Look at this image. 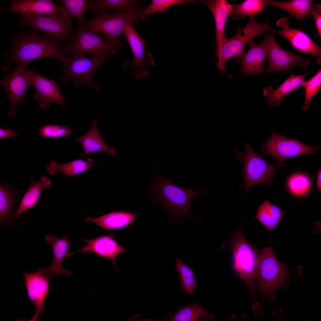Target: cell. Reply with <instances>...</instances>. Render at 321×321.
I'll list each match as a JSON object with an SVG mask.
<instances>
[{
	"mask_svg": "<svg viewBox=\"0 0 321 321\" xmlns=\"http://www.w3.org/2000/svg\"><path fill=\"white\" fill-rule=\"evenodd\" d=\"M317 177L316 180V186L317 190L320 191L321 190V170L318 169L317 171Z\"/></svg>",
	"mask_w": 321,
	"mask_h": 321,
	"instance_id": "cell-42",
	"label": "cell"
},
{
	"mask_svg": "<svg viewBox=\"0 0 321 321\" xmlns=\"http://www.w3.org/2000/svg\"><path fill=\"white\" fill-rule=\"evenodd\" d=\"M47 244H50L53 252V259L51 265L46 268H37V271L42 273L48 278L50 282L54 276L63 275H71V273L65 270L62 265L64 258L69 256L68 250L71 242L65 235L60 238L55 235H47L45 238Z\"/></svg>",
	"mask_w": 321,
	"mask_h": 321,
	"instance_id": "cell-19",
	"label": "cell"
},
{
	"mask_svg": "<svg viewBox=\"0 0 321 321\" xmlns=\"http://www.w3.org/2000/svg\"><path fill=\"white\" fill-rule=\"evenodd\" d=\"M264 153L284 163L285 160L304 155H314L318 150L317 146L307 145L300 141L279 135L273 130L270 137L262 144Z\"/></svg>",
	"mask_w": 321,
	"mask_h": 321,
	"instance_id": "cell-11",
	"label": "cell"
},
{
	"mask_svg": "<svg viewBox=\"0 0 321 321\" xmlns=\"http://www.w3.org/2000/svg\"><path fill=\"white\" fill-rule=\"evenodd\" d=\"M23 274L28 296L36 308L35 313L30 321H37L38 316L45 311V301L50 290V282L46 276L37 271Z\"/></svg>",
	"mask_w": 321,
	"mask_h": 321,
	"instance_id": "cell-17",
	"label": "cell"
},
{
	"mask_svg": "<svg viewBox=\"0 0 321 321\" xmlns=\"http://www.w3.org/2000/svg\"><path fill=\"white\" fill-rule=\"evenodd\" d=\"M132 20L130 17L123 11H119L114 14L106 12L97 13L92 19L84 21L83 27L102 34L107 42L117 47H122L124 44L119 40L120 37L124 34L128 21Z\"/></svg>",
	"mask_w": 321,
	"mask_h": 321,
	"instance_id": "cell-9",
	"label": "cell"
},
{
	"mask_svg": "<svg viewBox=\"0 0 321 321\" xmlns=\"http://www.w3.org/2000/svg\"><path fill=\"white\" fill-rule=\"evenodd\" d=\"M266 5V0H245L238 4H233L229 16L235 20L254 16L261 13Z\"/></svg>",
	"mask_w": 321,
	"mask_h": 321,
	"instance_id": "cell-33",
	"label": "cell"
},
{
	"mask_svg": "<svg viewBox=\"0 0 321 321\" xmlns=\"http://www.w3.org/2000/svg\"><path fill=\"white\" fill-rule=\"evenodd\" d=\"M61 2V7L67 15L71 18H77L78 25L83 26L85 11L87 9L90 1L87 0H62Z\"/></svg>",
	"mask_w": 321,
	"mask_h": 321,
	"instance_id": "cell-35",
	"label": "cell"
},
{
	"mask_svg": "<svg viewBox=\"0 0 321 321\" xmlns=\"http://www.w3.org/2000/svg\"><path fill=\"white\" fill-rule=\"evenodd\" d=\"M270 243L269 246L260 250L256 274L260 291L265 299L285 286L290 277L289 270L277 259L270 241Z\"/></svg>",
	"mask_w": 321,
	"mask_h": 321,
	"instance_id": "cell-3",
	"label": "cell"
},
{
	"mask_svg": "<svg viewBox=\"0 0 321 321\" xmlns=\"http://www.w3.org/2000/svg\"><path fill=\"white\" fill-rule=\"evenodd\" d=\"M175 268L180 279L181 289L184 292L193 295L194 290L197 288L198 284L195 278V273L180 258L176 259Z\"/></svg>",
	"mask_w": 321,
	"mask_h": 321,
	"instance_id": "cell-34",
	"label": "cell"
},
{
	"mask_svg": "<svg viewBox=\"0 0 321 321\" xmlns=\"http://www.w3.org/2000/svg\"><path fill=\"white\" fill-rule=\"evenodd\" d=\"M309 12L312 15L319 38L321 37V4L313 3L311 4Z\"/></svg>",
	"mask_w": 321,
	"mask_h": 321,
	"instance_id": "cell-40",
	"label": "cell"
},
{
	"mask_svg": "<svg viewBox=\"0 0 321 321\" xmlns=\"http://www.w3.org/2000/svg\"><path fill=\"white\" fill-rule=\"evenodd\" d=\"M61 43L47 35L28 33L14 41L11 61L26 66L30 62L42 57L52 58L63 63L65 57Z\"/></svg>",
	"mask_w": 321,
	"mask_h": 321,
	"instance_id": "cell-2",
	"label": "cell"
},
{
	"mask_svg": "<svg viewBox=\"0 0 321 321\" xmlns=\"http://www.w3.org/2000/svg\"><path fill=\"white\" fill-rule=\"evenodd\" d=\"M94 165V161L90 158L86 160L80 159L63 163H58L53 159L50 161L46 170L51 175L61 172L67 176H72L83 172Z\"/></svg>",
	"mask_w": 321,
	"mask_h": 321,
	"instance_id": "cell-30",
	"label": "cell"
},
{
	"mask_svg": "<svg viewBox=\"0 0 321 321\" xmlns=\"http://www.w3.org/2000/svg\"><path fill=\"white\" fill-rule=\"evenodd\" d=\"M313 184L312 178L309 174L304 171H297L288 176L285 185L287 192L291 196L301 199L310 194Z\"/></svg>",
	"mask_w": 321,
	"mask_h": 321,
	"instance_id": "cell-26",
	"label": "cell"
},
{
	"mask_svg": "<svg viewBox=\"0 0 321 321\" xmlns=\"http://www.w3.org/2000/svg\"><path fill=\"white\" fill-rule=\"evenodd\" d=\"M74 36L70 43L62 46V51L66 56L82 52L91 55L93 57L104 55L117 47L106 42L100 34L93 31L84 28L78 24L74 32Z\"/></svg>",
	"mask_w": 321,
	"mask_h": 321,
	"instance_id": "cell-10",
	"label": "cell"
},
{
	"mask_svg": "<svg viewBox=\"0 0 321 321\" xmlns=\"http://www.w3.org/2000/svg\"><path fill=\"white\" fill-rule=\"evenodd\" d=\"M137 214L129 210L111 211L97 217L86 216L84 219L86 223L95 224L106 231L117 230L126 228L138 220Z\"/></svg>",
	"mask_w": 321,
	"mask_h": 321,
	"instance_id": "cell-20",
	"label": "cell"
},
{
	"mask_svg": "<svg viewBox=\"0 0 321 321\" xmlns=\"http://www.w3.org/2000/svg\"><path fill=\"white\" fill-rule=\"evenodd\" d=\"M17 133L11 129H4L0 128V139H10L16 136Z\"/></svg>",
	"mask_w": 321,
	"mask_h": 321,
	"instance_id": "cell-41",
	"label": "cell"
},
{
	"mask_svg": "<svg viewBox=\"0 0 321 321\" xmlns=\"http://www.w3.org/2000/svg\"><path fill=\"white\" fill-rule=\"evenodd\" d=\"M200 2L207 6L212 13L215 21L217 54L223 43L226 38L225 27L227 18L231 11L233 4L225 0H202Z\"/></svg>",
	"mask_w": 321,
	"mask_h": 321,
	"instance_id": "cell-23",
	"label": "cell"
},
{
	"mask_svg": "<svg viewBox=\"0 0 321 321\" xmlns=\"http://www.w3.org/2000/svg\"><path fill=\"white\" fill-rule=\"evenodd\" d=\"M123 35L128 43L133 56L130 68L134 73L133 77L137 79L146 77L148 72L144 67L147 65H152L154 62L151 54L145 50V41L135 31L130 20L126 24Z\"/></svg>",
	"mask_w": 321,
	"mask_h": 321,
	"instance_id": "cell-13",
	"label": "cell"
},
{
	"mask_svg": "<svg viewBox=\"0 0 321 321\" xmlns=\"http://www.w3.org/2000/svg\"><path fill=\"white\" fill-rule=\"evenodd\" d=\"M243 145L246 152L236 153L238 160L243 163V182L240 189L248 193L251 188L257 185L265 184L270 187L274 174L286 164L278 162L276 165L270 164L254 151L248 143L244 142Z\"/></svg>",
	"mask_w": 321,
	"mask_h": 321,
	"instance_id": "cell-5",
	"label": "cell"
},
{
	"mask_svg": "<svg viewBox=\"0 0 321 321\" xmlns=\"http://www.w3.org/2000/svg\"><path fill=\"white\" fill-rule=\"evenodd\" d=\"M307 73L303 75H291L277 88L273 90L271 87H267L263 90V95L266 98V102L269 106L275 104L280 106L282 98L302 84Z\"/></svg>",
	"mask_w": 321,
	"mask_h": 321,
	"instance_id": "cell-27",
	"label": "cell"
},
{
	"mask_svg": "<svg viewBox=\"0 0 321 321\" xmlns=\"http://www.w3.org/2000/svg\"><path fill=\"white\" fill-rule=\"evenodd\" d=\"M28 71L31 85L36 92L34 98L42 109H49V105L52 102L56 103L62 107L65 106L66 103L56 80L47 79L32 70Z\"/></svg>",
	"mask_w": 321,
	"mask_h": 321,
	"instance_id": "cell-18",
	"label": "cell"
},
{
	"mask_svg": "<svg viewBox=\"0 0 321 321\" xmlns=\"http://www.w3.org/2000/svg\"><path fill=\"white\" fill-rule=\"evenodd\" d=\"M0 85L5 89L10 104L11 108L8 114L14 117L16 115L15 106L24 97L28 88L31 85L29 71L26 70L25 66L18 65L13 73L1 81Z\"/></svg>",
	"mask_w": 321,
	"mask_h": 321,
	"instance_id": "cell-14",
	"label": "cell"
},
{
	"mask_svg": "<svg viewBox=\"0 0 321 321\" xmlns=\"http://www.w3.org/2000/svg\"><path fill=\"white\" fill-rule=\"evenodd\" d=\"M72 128L67 126L58 125H47L40 127L37 133L43 138H58L60 137L72 135Z\"/></svg>",
	"mask_w": 321,
	"mask_h": 321,
	"instance_id": "cell-39",
	"label": "cell"
},
{
	"mask_svg": "<svg viewBox=\"0 0 321 321\" xmlns=\"http://www.w3.org/2000/svg\"><path fill=\"white\" fill-rule=\"evenodd\" d=\"M195 2V1L193 0H152L149 5L143 11L141 20H144L150 15L163 12L175 4L183 3L194 4Z\"/></svg>",
	"mask_w": 321,
	"mask_h": 321,
	"instance_id": "cell-38",
	"label": "cell"
},
{
	"mask_svg": "<svg viewBox=\"0 0 321 321\" xmlns=\"http://www.w3.org/2000/svg\"><path fill=\"white\" fill-rule=\"evenodd\" d=\"M267 5H269L281 9L287 12L291 17L295 16L300 23L305 18H311L309 12L311 0H291L281 1L266 0Z\"/></svg>",
	"mask_w": 321,
	"mask_h": 321,
	"instance_id": "cell-31",
	"label": "cell"
},
{
	"mask_svg": "<svg viewBox=\"0 0 321 321\" xmlns=\"http://www.w3.org/2000/svg\"><path fill=\"white\" fill-rule=\"evenodd\" d=\"M12 193L6 185H0V220L1 225L8 220L12 208L13 202Z\"/></svg>",
	"mask_w": 321,
	"mask_h": 321,
	"instance_id": "cell-36",
	"label": "cell"
},
{
	"mask_svg": "<svg viewBox=\"0 0 321 321\" xmlns=\"http://www.w3.org/2000/svg\"><path fill=\"white\" fill-rule=\"evenodd\" d=\"M263 36L268 59V72L288 73L291 67L296 65L303 69L307 68L309 62L302 59L303 54L298 56L282 48L276 42L274 33L264 34Z\"/></svg>",
	"mask_w": 321,
	"mask_h": 321,
	"instance_id": "cell-12",
	"label": "cell"
},
{
	"mask_svg": "<svg viewBox=\"0 0 321 321\" xmlns=\"http://www.w3.org/2000/svg\"><path fill=\"white\" fill-rule=\"evenodd\" d=\"M290 20L289 17L283 16L276 22V26L281 29L275 32L284 37L290 43L297 51L312 56L321 58V48L306 34L302 31L300 28L293 29L289 26Z\"/></svg>",
	"mask_w": 321,
	"mask_h": 321,
	"instance_id": "cell-15",
	"label": "cell"
},
{
	"mask_svg": "<svg viewBox=\"0 0 321 321\" xmlns=\"http://www.w3.org/2000/svg\"><path fill=\"white\" fill-rule=\"evenodd\" d=\"M139 2L135 0H95L90 1L87 9L93 14L109 10L123 11L130 17L133 23H138L144 9Z\"/></svg>",
	"mask_w": 321,
	"mask_h": 321,
	"instance_id": "cell-21",
	"label": "cell"
},
{
	"mask_svg": "<svg viewBox=\"0 0 321 321\" xmlns=\"http://www.w3.org/2000/svg\"><path fill=\"white\" fill-rule=\"evenodd\" d=\"M229 246L232 251L233 269L243 279L253 298L260 251L246 240L241 226L231 236Z\"/></svg>",
	"mask_w": 321,
	"mask_h": 321,
	"instance_id": "cell-4",
	"label": "cell"
},
{
	"mask_svg": "<svg viewBox=\"0 0 321 321\" xmlns=\"http://www.w3.org/2000/svg\"><path fill=\"white\" fill-rule=\"evenodd\" d=\"M10 8L2 9L1 12L12 11L15 14H50L58 13L68 16L61 7L56 5L51 0H14Z\"/></svg>",
	"mask_w": 321,
	"mask_h": 321,
	"instance_id": "cell-22",
	"label": "cell"
},
{
	"mask_svg": "<svg viewBox=\"0 0 321 321\" xmlns=\"http://www.w3.org/2000/svg\"><path fill=\"white\" fill-rule=\"evenodd\" d=\"M286 213L277 205L266 200L259 206L254 218L270 234Z\"/></svg>",
	"mask_w": 321,
	"mask_h": 321,
	"instance_id": "cell-28",
	"label": "cell"
},
{
	"mask_svg": "<svg viewBox=\"0 0 321 321\" xmlns=\"http://www.w3.org/2000/svg\"><path fill=\"white\" fill-rule=\"evenodd\" d=\"M51 185V180L46 176H42L38 181L32 179L30 186L16 212L15 217H18L22 213L34 206L38 202L42 190L49 188Z\"/></svg>",
	"mask_w": 321,
	"mask_h": 321,
	"instance_id": "cell-29",
	"label": "cell"
},
{
	"mask_svg": "<svg viewBox=\"0 0 321 321\" xmlns=\"http://www.w3.org/2000/svg\"><path fill=\"white\" fill-rule=\"evenodd\" d=\"M98 124L94 121L89 130L83 135L77 138L75 141L78 142L84 150V155L91 153L105 152L113 157L116 155L114 147H109L102 138L98 128Z\"/></svg>",
	"mask_w": 321,
	"mask_h": 321,
	"instance_id": "cell-25",
	"label": "cell"
},
{
	"mask_svg": "<svg viewBox=\"0 0 321 321\" xmlns=\"http://www.w3.org/2000/svg\"><path fill=\"white\" fill-rule=\"evenodd\" d=\"M149 190L152 204L163 207L169 218L177 221L187 217L199 221V217L191 211V202L196 196L205 195L203 189L198 191L182 187L174 183L170 177L157 172Z\"/></svg>",
	"mask_w": 321,
	"mask_h": 321,
	"instance_id": "cell-1",
	"label": "cell"
},
{
	"mask_svg": "<svg viewBox=\"0 0 321 321\" xmlns=\"http://www.w3.org/2000/svg\"><path fill=\"white\" fill-rule=\"evenodd\" d=\"M321 85V70L319 69L317 72L307 81H304L301 87L305 90V100L303 103L302 110L306 111L309 108V103L314 96L317 93Z\"/></svg>",
	"mask_w": 321,
	"mask_h": 321,
	"instance_id": "cell-37",
	"label": "cell"
},
{
	"mask_svg": "<svg viewBox=\"0 0 321 321\" xmlns=\"http://www.w3.org/2000/svg\"><path fill=\"white\" fill-rule=\"evenodd\" d=\"M249 48L241 59V69L247 74H258L262 72L267 57L266 48L263 40L259 44L251 41Z\"/></svg>",
	"mask_w": 321,
	"mask_h": 321,
	"instance_id": "cell-24",
	"label": "cell"
},
{
	"mask_svg": "<svg viewBox=\"0 0 321 321\" xmlns=\"http://www.w3.org/2000/svg\"><path fill=\"white\" fill-rule=\"evenodd\" d=\"M17 23L23 27L28 26L41 30L61 43L65 39L71 42L74 37L71 18L58 13L23 14Z\"/></svg>",
	"mask_w": 321,
	"mask_h": 321,
	"instance_id": "cell-8",
	"label": "cell"
},
{
	"mask_svg": "<svg viewBox=\"0 0 321 321\" xmlns=\"http://www.w3.org/2000/svg\"><path fill=\"white\" fill-rule=\"evenodd\" d=\"M249 18V21L245 26L237 27L236 34L229 39H226L217 54L218 61L217 67L223 73H226L225 64L229 59L231 58L241 59L245 53L244 48L247 44L260 35L275 33L276 30L271 27L269 20L259 23L255 20L254 16Z\"/></svg>",
	"mask_w": 321,
	"mask_h": 321,
	"instance_id": "cell-6",
	"label": "cell"
},
{
	"mask_svg": "<svg viewBox=\"0 0 321 321\" xmlns=\"http://www.w3.org/2000/svg\"><path fill=\"white\" fill-rule=\"evenodd\" d=\"M209 316L208 310L196 302L192 305L179 307L176 312L169 313L164 320L170 321H199Z\"/></svg>",
	"mask_w": 321,
	"mask_h": 321,
	"instance_id": "cell-32",
	"label": "cell"
},
{
	"mask_svg": "<svg viewBox=\"0 0 321 321\" xmlns=\"http://www.w3.org/2000/svg\"><path fill=\"white\" fill-rule=\"evenodd\" d=\"M118 50V47H115L104 55L92 58L86 57L82 52L66 56L63 62L64 71L62 76V81L66 82L72 79L75 87L90 86L99 92V88L92 81L93 76L100 66Z\"/></svg>",
	"mask_w": 321,
	"mask_h": 321,
	"instance_id": "cell-7",
	"label": "cell"
},
{
	"mask_svg": "<svg viewBox=\"0 0 321 321\" xmlns=\"http://www.w3.org/2000/svg\"><path fill=\"white\" fill-rule=\"evenodd\" d=\"M114 236V234L111 233L91 239L81 238L79 240L86 242V245L74 252H69L70 255V256L79 252L86 253L92 252L101 257L111 260L115 268L117 257L120 254L126 253L127 250L115 239Z\"/></svg>",
	"mask_w": 321,
	"mask_h": 321,
	"instance_id": "cell-16",
	"label": "cell"
}]
</instances>
